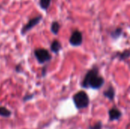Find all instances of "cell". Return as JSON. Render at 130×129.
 <instances>
[{"instance_id":"obj_3","label":"cell","mask_w":130,"mask_h":129,"mask_svg":"<svg viewBox=\"0 0 130 129\" xmlns=\"http://www.w3.org/2000/svg\"><path fill=\"white\" fill-rule=\"evenodd\" d=\"M34 54L36 59L40 64H44L52 59V56L50 55V52L43 48L36 49L34 52Z\"/></svg>"},{"instance_id":"obj_10","label":"cell","mask_w":130,"mask_h":129,"mask_svg":"<svg viewBox=\"0 0 130 129\" xmlns=\"http://www.w3.org/2000/svg\"><path fill=\"white\" fill-rule=\"evenodd\" d=\"M122 33H123V29L121 27H117L110 33V36L113 40H117L118 38L120 37Z\"/></svg>"},{"instance_id":"obj_14","label":"cell","mask_w":130,"mask_h":129,"mask_svg":"<svg viewBox=\"0 0 130 129\" xmlns=\"http://www.w3.org/2000/svg\"><path fill=\"white\" fill-rule=\"evenodd\" d=\"M102 127H103L102 122L101 121H98L95 124L89 125L88 129H102Z\"/></svg>"},{"instance_id":"obj_13","label":"cell","mask_w":130,"mask_h":129,"mask_svg":"<svg viewBox=\"0 0 130 129\" xmlns=\"http://www.w3.org/2000/svg\"><path fill=\"white\" fill-rule=\"evenodd\" d=\"M11 116V112L6 107L0 106V116L5 117V118H9Z\"/></svg>"},{"instance_id":"obj_7","label":"cell","mask_w":130,"mask_h":129,"mask_svg":"<svg viewBox=\"0 0 130 129\" xmlns=\"http://www.w3.org/2000/svg\"><path fill=\"white\" fill-rule=\"evenodd\" d=\"M103 94H104V96L106 98H107L109 100H110V101L114 100L115 94H116L114 87H113L112 85H110V86L104 91Z\"/></svg>"},{"instance_id":"obj_1","label":"cell","mask_w":130,"mask_h":129,"mask_svg":"<svg viewBox=\"0 0 130 129\" xmlns=\"http://www.w3.org/2000/svg\"><path fill=\"white\" fill-rule=\"evenodd\" d=\"M104 83V78L99 75V68L94 65L86 73L82 82V87L84 88H91L94 90H98L102 87Z\"/></svg>"},{"instance_id":"obj_2","label":"cell","mask_w":130,"mask_h":129,"mask_svg":"<svg viewBox=\"0 0 130 129\" xmlns=\"http://www.w3.org/2000/svg\"><path fill=\"white\" fill-rule=\"evenodd\" d=\"M73 103L77 109H84L88 107L90 99L88 94L84 90H80L74 94L72 97Z\"/></svg>"},{"instance_id":"obj_11","label":"cell","mask_w":130,"mask_h":129,"mask_svg":"<svg viewBox=\"0 0 130 129\" xmlns=\"http://www.w3.org/2000/svg\"><path fill=\"white\" fill-rule=\"evenodd\" d=\"M51 1H52V0H40V1H39L40 7L43 10H44L45 11H46L48 10V8H50V6Z\"/></svg>"},{"instance_id":"obj_8","label":"cell","mask_w":130,"mask_h":129,"mask_svg":"<svg viewBox=\"0 0 130 129\" xmlns=\"http://www.w3.org/2000/svg\"><path fill=\"white\" fill-rule=\"evenodd\" d=\"M62 49V44L61 43L57 40H54L52 43H51V45H50V49L51 51L55 53V54H58Z\"/></svg>"},{"instance_id":"obj_5","label":"cell","mask_w":130,"mask_h":129,"mask_svg":"<svg viewBox=\"0 0 130 129\" xmlns=\"http://www.w3.org/2000/svg\"><path fill=\"white\" fill-rule=\"evenodd\" d=\"M69 43L72 46H79L82 44L83 42V35L82 33L78 30L72 32L69 37Z\"/></svg>"},{"instance_id":"obj_6","label":"cell","mask_w":130,"mask_h":129,"mask_svg":"<svg viewBox=\"0 0 130 129\" xmlns=\"http://www.w3.org/2000/svg\"><path fill=\"white\" fill-rule=\"evenodd\" d=\"M108 114H109V119H110V121H118L121 119L122 116H123V113L122 112L116 108V107H113V108H111L109 112H108Z\"/></svg>"},{"instance_id":"obj_16","label":"cell","mask_w":130,"mask_h":129,"mask_svg":"<svg viewBox=\"0 0 130 129\" xmlns=\"http://www.w3.org/2000/svg\"><path fill=\"white\" fill-rule=\"evenodd\" d=\"M46 66H44L43 68V70H42V76L43 77H45L46 76Z\"/></svg>"},{"instance_id":"obj_17","label":"cell","mask_w":130,"mask_h":129,"mask_svg":"<svg viewBox=\"0 0 130 129\" xmlns=\"http://www.w3.org/2000/svg\"><path fill=\"white\" fill-rule=\"evenodd\" d=\"M20 68H21V65H19L18 66L17 65V66H16V68H15V71H16L18 73H19V72L21 71V70H20Z\"/></svg>"},{"instance_id":"obj_12","label":"cell","mask_w":130,"mask_h":129,"mask_svg":"<svg viewBox=\"0 0 130 129\" xmlns=\"http://www.w3.org/2000/svg\"><path fill=\"white\" fill-rule=\"evenodd\" d=\"M118 56H119V59L120 61L128 59L130 57V49H126V50L123 51L122 52L118 53Z\"/></svg>"},{"instance_id":"obj_4","label":"cell","mask_w":130,"mask_h":129,"mask_svg":"<svg viewBox=\"0 0 130 129\" xmlns=\"http://www.w3.org/2000/svg\"><path fill=\"white\" fill-rule=\"evenodd\" d=\"M42 19H43V16L40 15V14L36 16V17H33V18H31V19H30V20L27 21V23L25 24L22 27V28H21V33L22 35H25L28 31H30V30H32L35 26H37V24H39Z\"/></svg>"},{"instance_id":"obj_9","label":"cell","mask_w":130,"mask_h":129,"mask_svg":"<svg viewBox=\"0 0 130 129\" xmlns=\"http://www.w3.org/2000/svg\"><path fill=\"white\" fill-rule=\"evenodd\" d=\"M60 30V24L58 21H53L50 26V30L54 35H57Z\"/></svg>"},{"instance_id":"obj_15","label":"cell","mask_w":130,"mask_h":129,"mask_svg":"<svg viewBox=\"0 0 130 129\" xmlns=\"http://www.w3.org/2000/svg\"><path fill=\"white\" fill-rule=\"evenodd\" d=\"M33 97H34V94H27V95H26V96H24L23 97V101L24 102H27V100H31Z\"/></svg>"}]
</instances>
